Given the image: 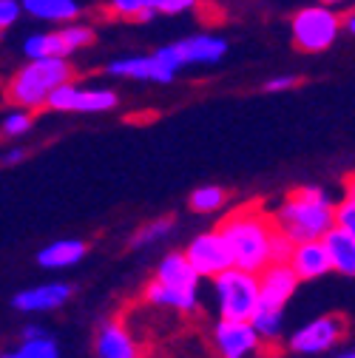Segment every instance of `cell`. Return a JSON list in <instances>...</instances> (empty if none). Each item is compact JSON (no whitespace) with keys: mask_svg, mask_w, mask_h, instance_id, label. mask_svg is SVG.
<instances>
[{"mask_svg":"<svg viewBox=\"0 0 355 358\" xmlns=\"http://www.w3.org/2000/svg\"><path fill=\"white\" fill-rule=\"evenodd\" d=\"M222 236H225L233 267L245 273L259 276L261 271H268L273 264V239H276V222L268 208H261V202L239 205L231 210L219 225Z\"/></svg>","mask_w":355,"mask_h":358,"instance_id":"obj_1","label":"cell"},{"mask_svg":"<svg viewBox=\"0 0 355 358\" xmlns=\"http://www.w3.org/2000/svg\"><path fill=\"white\" fill-rule=\"evenodd\" d=\"M273 222L276 231L293 239L296 245L324 242L335 231V202L327 191L304 185L284 196V202L273 210Z\"/></svg>","mask_w":355,"mask_h":358,"instance_id":"obj_2","label":"cell"},{"mask_svg":"<svg viewBox=\"0 0 355 358\" xmlns=\"http://www.w3.org/2000/svg\"><path fill=\"white\" fill-rule=\"evenodd\" d=\"M68 83H74V69L68 60H34L12 74L6 85V100L23 111L43 106L49 108L52 94Z\"/></svg>","mask_w":355,"mask_h":358,"instance_id":"obj_3","label":"cell"},{"mask_svg":"<svg viewBox=\"0 0 355 358\" xmlns=\"http://www.w3.org/2000/svg\"><path fill=\"white\" fill-rule=\"evenodd\" d=\"M216 304H219V322H245L250 324L256 313L261 310L259 296V276L245 273L239 267H231L213 282Z\"/></svg>","mask_w":355,"mask_h":358,"instance_id":"obj_4","label":"cell"},{"mask_svg":"<svg viewBox=\"0 0 355 358\" xmlns=\"http://www.w3.org/2000/svg\"><path fill=\"white\" fill-rule=\"evenodd\" d=\"M344 26V15H338L330 6H307L301 12H296L290 31H293V43L301 52H324L330 49L338 31Z\"/></svg>","mask_w":355,"mask_h":358,"instance_id":"obj_5","label":"cell"},{"mask_svg":"<svg viewBox=\"0 0 355 358\" xmlns=\"http://www.w3.org/2000/svg\"><path fill=\"white\" fill-rule=\"evenodd\" d=\"M188 262L194 264V271L199 273V279H219L222 273H228L233 267V256L231 248L222 236V231H205L196 239H191V245L185 248Z\"/></svg>","mask_w":355,"mask_h":358,"instance_id":"obj_6","label":"cell"},{"mask_svg":"<svg viewBox=\"0 0 355 358\" xmlns=\"http://www.w3.org/2000/svg\"><path fill=\"white\" fill-rule=\"evenodd\" d=\"M344 330H347V322L333 313V316L313 319L301 330H296L290 336L287 347L293 352H298V355H321V352H327L330 347H335L344 338Z\"/></svg>","mask_w":355,"mask_h":358,"instance_id":"obj_7","label":"cell"},{"mask_svg":"<svg viewBox=\"0 0 355 358\" xmlns=\"http://www.w3.org/2000/svg\"><path fill=\"white\" fill-rule=\"evenodd\" d=\"M117 106V94L108 88H80L77 83H68L52 94L49 108L52 111H80V114H100L111 111Z\"/></svg>","mask_w":355,"mask_h":358,"instance_id":"obj_8","label":"cell"},{"mask_svg":"<svg viewBox=\"0 0 355 358\" xmlns=\"http://www.w3.org/2000/svg\"><path fill=\"white\" fill-rule=\"evenodd\" d=\"M213 347L219 358H250L259 352L261 338L253 324L245 322H219L213 327Z\"/></svg>","mask_w":355,"mask_h":358,"instance_id":"obj_9","label":"cell"},{"mask_svg":"<svg viewBox=\"0 0 355 358\" xmlns=\"http://www.w3.org/2000/svg\"><path fill=\"white\" fill-rule=\"evenodd\" d=\"M298 276L290 264H270L268 271L259 273V296H261V310H284L290 296L298 287Z\"/></svg>","mask_w":355,"mask_h":358,"instance_id":"obj_10","label":"cell"},{"mask_svg":"<svg viewBox=\"0 0 355 358\" xmlns=\"http://www.w3.org/2000/svg\"><path fill=\"white\" fill-rule=\"evenodd\" d=\"M154 279L162 282L165 287L176 290V293H191V296H196L199 273L194 271V264L188 262L185 253H168V256L159 262Z\"/></svg>","mask_w":355,"mask_h":358,"instance_id":"obj_11","label":"cell"},{"mask_svg":"<svg viewBox=\"0 0 355 358\" xmlns=\"http://www.w3.org/2000/svg\"><path fill=\"white\" fill-rule=\"evenodd\" d=\"M71 296V287L63 285V282H52V285H37V287H29V290H20L12 304L15 310L20 313H46V310H55L60 307L63 301H68Z\"/></svg>","mask_w":355,"mask_h":358,"instance_id":"obj_12","label":"cell"},{"mask_svg":"<svg viewBox=\"0 0 355 358\" xmlns=\"http://www.w3.org/2000/svg\"><path fill=\"white\" fill-rule=\"evenodd\" d=\"M111 77H131V80H151V83H171L173 71H168L154 55H140V57H125L114 60L106 69Z\"/></svg>","mask_w":355,"mask_h":358,"instance_id":"obj_13","label":"cell"},{"mask_svg":"<svg viewBox=\"0 0 355 358\" xmlns=\"http://www.w3.org/2000/svg\"><path fill=\"white\" fill-rule=\"evenodd\" d=\"M173 46H176V52H180L185 66H191V63H219L228 55V40L213 37V34H194V37L173 43Z\"/></svg>","mask_w":355,"mask_h":358,"instance_id":"obj_14","label":"cell"},{"mask_svg":"<svg viewBox=\"0 0 355 358\" xmlns=\"http://www.w3.org/2000/svg\"><path fill=\"white\" fill-rule=\"evenodd\" d=\"M290 267L296 271L298 279H319L324 273L333 271V262H330V250L324 242H304L296 245V253L290 259Z\"/></svg>","mask_w":355,"mask_h":358,"instance_id":"obj_15","label":"cell"},{"mask_svg":"<svg viewBox=\"0 0 355 358\" xmlns=\"http://www.w3.org/2000/svg\"><path fill=\"white\" fill-rule=\"evenodd\" d=\"M97 358H140V347L119 322H108L97 336Z\"/></svg>","mask_w":355,"mask_h":358,"instance_id":"obj_16","label":"cell"},{"mask_svg":"<svg viewBox=\"0 0 355 358\" xmlns=\"http://www.w3.org/2000/svg\"><path fill=\"white\" fill-rule=\"evenodd\" d=\"M85 250H88V245L80 239H57L37 253V264L46 267V271H60V267L77 264L85 256Z\"/></svg>","mask_w":355,"mask_h":358,"instance_id":"obj_17","label":"cell"},{"mask_svg":"<svg viewBox=\"0 0 355 358\" xmlns=\"http://www.w3.org/2000/svg\"><path fill=\"white\" fill-rule=\"evenodd\" d=\"M23 55L29 63L34 60H68V46L60 37V31H43V34H29L23 43Z\"/></svg>","mask_w":355,"mask_h":358,"instance_id":"obj_18","label":"cell"},{"mask_svg":"<svg viewBox=\"0 0 355 358\" xmlns=\"http://www.w3.org/2000/svg\"><path fill=\"white\" fill-rule=\"evenodd\" d=\"M23 12L37 17V20H49V23H68L80 17V6L74 0H26Z\"/></svg>","mask_w":355,"mask_h":358,"instance_id":"obj_19","label":"cell"},{"mask_svg":"<svg viewBox=\"0 0 355 358\" xmlns=\"http://www.w3.org/2000/svg\"><path fill=\"white\" fill-rule=\"evenodd\" d=\"M327 250H330V262L333 271L344 273V276H355V236L335 228L327 239H324Z\"/></svg>","mask_w":355,"mask_h":358,"instance_id":"obj_20","label":"cell"},{"mask_svg":"<svg viewBox=\"0 0 355 358\" xmlns=\"http://www.w3.org/2000/svg\"><path fill=\"white\" fill-rule=\"evenodd\" d=\"M145 301H151L157 307H173V310H182V313H194L199 299L191 296V293H176V290L165 287L162 282L151 279L148 287H145Z\"/></svg>","mask_w":355,"mask_h":358,"instance_id":"obj_21","label":"cell"},{"mask_svg":"<svg viewBox=\"0 0 355 358\" xmlns=\"http://www.w3.org/2000/svg\"><path fill=\"white\" fill-rule=\"evenodd\" d=\"M108 12L122 20H151L157 15V6L154 0H114Z\"/></svg>","mask_w":355,"mask_h":358,"instance_id":"obj_22","label":"cell"},{"mask_svg":"<svg viewBox=\"0 0 355 358\" xmlns=\"http://www.w3.org/2000/svg\"><path fill=\"white\" fill-rule=\"evenodd\" d=\"M225 202H228V194H225V188H219V185H202V188H196L191 194V208L196 213H213Z\"/></svg>","mask_w":355,"mask_h":358,"instance_id":"obj_23","label":"cell"},{"mask_svg":"<svg viewBox=\"0 0 355 358\" xmlns=\"http://www.w3.org/2000/svg\"><path fill=\"white\" fill-rule=\"evenodd\" d=\"M250 324H253V330L259 333L261 341H276L282 336L284 316H282V310H259Z\"/></svg>","mask_w":355,"mask_h":358,"instance_id":"obj_24","label":"cell"},{"mask_svg":"<svg viewBox=\"0 0 355 358\" xmlns=\"http://www.w3.org/2000/svg\"><path fill=\"white\" fill-rule=\"evenodd\" d=\"M171 228H173V222H171V219L148 222V225H143V228L134 234V239H131V248H145V245H154V242L165 239V236L171 234Z\"/></svg>","mask_w":355,"mask_h":358,"instance_id":"obj_25","label":"cell"},{"mask_svg":"<svg viewBox=\"0 0 355 358\" xmlns=\"http://www.w3.org/2000/svg\"><path fill=\"white\" fill-rule=\"evenodd\" d=\"M17 358H60L57 344L46 336V338H37V341H23V347L15 352Z\"/></svg>","mask_w":355,"mask_h":358,"instance_id":"obj_26","label":"cell"},{"mask_svg":"<svg viewBox=\"0 0 355 358\" xmlns=\"http://www.w3.org/2000/svg\"><path fill=\"white\" fill-rule=\"evenodd\" d=\"M34 117L31 111H23V108H15L3 117V137H20V134H26L31 128Z\"/></svg>","mask_w":355,"mask_h":358,"instance_id":"obj_27","label":"cell"},{"mask_svg":"<svg viewBox=\"0 0 355 358\" xmlns=\"http://www.w3.org/2000/svg\"><path fill=\"white\" fill-rule=\"evenodd\" d=\"M60 37L66 40L68 52H77V49L88 46V43L94 40V31L88 29V26H77V23H71V26H63V29H60Z\"/></svg>","mask_w":355,"mask_h":358,"instance_id":"obj_28","label":"cell"},{"mask_svg":"<svg viewBox=\"0 0 355 358\" xmlns=\"http://www.w3.org/2000/svg\"><path fill=\"white\" fill-rule=\"evenodd\" d=\"M335 228L355 236V199L341 196V202L335 205Z\"/></svg>","mask_w":355,"mask_h":358,"instance_id":"obj_29","label":"cell"},{"mask_svg":"<svg viewBox=\"0 0 355 358\" xmlns=\"http://www.w3.org/2000/svg\"><path fill=\"white\" fill-rule=\"evenodd\" d=\"M154 57H157L168 71H173V74L185 66V63H182V57H180V52H176V46H162V49H157V52H154Z\"/></svg>","mask_w":355,"mask_h":358,"instance_id":"obj_30","label":"cell"},{"mask_svg":"<svg viewBox=\"0 0 355 358\" xmlns=\"http://www.w3.org/2000/svg\"><path fill=\"white\" fill-rule=\"evenodd\" d=\"M154 6H157V15H180L194 9L196 3L194 0H154Z\"/></svg>","mask_w":355,"mask_h":358,"instance_id":"obj_31","label":"cell"},{"mask_svg":"<svg viewBox=\"0 0 355 358\" xmlns=\"http://www.w3.org/2000/svg\"><path fill=\"white\" fill-rule=\"evenodd\" d=\"M20 12H23V3H17V0H3V3H0V26L9 29L20 17Z\"/></svg>","mask_w":355,"mask_h":358,"instance_id":"obj_32","label":"cell"},{"mask_svg":"<svg viewBox=\"0 0 355 358\" xmlns=\"http://www.w3.org/2000/svg\"><path fill=\"white\" fill-rule=\"evenodd\" d=\"M296 83H298V77L284 74V77H273V80H268L261 88H264V92H287V88H293Z\"/></svg>","mask_w":355,"mask_h":358,"instance_id":"obj_33","label":"cell"},{"mask_svg":"<svg viewBox=\"0 0 355 358\" xmlns=\"http://www.w3.org/2000/svg\"><path fill=\"white\" fill-rule=\"evenodd\" d=\"M37 338H46V333H43L40 327H26L23 330V341H37Z\"/></svg>","mask_w":355,"mask_h":358,"instance_id":"obj_34","label":"cell"},{"mask_svg":"<svg viewBox=\"0 0 355 358\" xmlns=\"http://www.w3.org/2000/svg\"><path fill=\"white\" fill-rule=\"evenodd\" d=\"M23 154H26V151H20V148H15V151H6L3 162H6V165H12V162H20V159H23Z\"/></svg>","mask_w":355,"mask_h":358,"instance_id":"obj_35","label":"cell"},{"mask_svg":"<svg viewBox=\"0 0 355 358\" xmlns=\"http://www.w3.org/2000/svg\"><path fill=\"white\" fill-rule=\"evenodd\" d=\"M344 29H347V31H349V34H355V9H352V12H347V15H344Z\"/></svg>","mask_w":355,"mask_h":358,"instance_id":"obj_36","label":"cell"},{"mask_svg":"<svg viewBox=\"0 0 355 358\" xmlns=\"http://www.w3.org/2000/svg\"><path fill=\"white\" fill-rule=\"evenodd\" d=\"M333 358H355V350H349V352H341V355H333Z\"/></svg>","mask_w":355,"mask_h":358,"instance_id":"obj_37","label":"cell"}]
</instances>
